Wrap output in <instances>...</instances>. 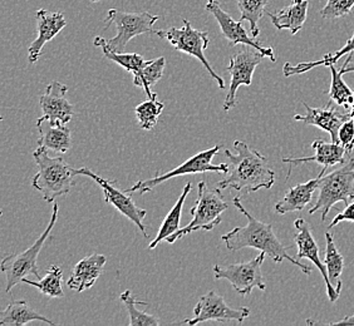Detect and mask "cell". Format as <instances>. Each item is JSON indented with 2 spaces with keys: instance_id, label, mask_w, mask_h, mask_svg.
<instances>
[{
  "instance_id": "f35d334b",
  "label": "cell",
  "mask_w": 354,
  "mask_h": 326,
  "mask_svg": "<svg viewBox=\"0 0 354 326\" xmlns=\"http://www.w3.org/2000/svg\"><path fill=\"white\" fill-rule=\"evenodd\" d=\"M330 325H354V315L347 316V318L335 321V323H330Z\"/></svg>"
},
{
  "instance_id": "d590c367",
  "label": "cell",
  "mask_w": 354,
  "mask_h": 326,
  "mask_svg": "<svg viewBox=\"0 0 354 326\" xmlns=\"http://www.w3.org/2000/svg\"><path fill=\"white\" fill-rule=\"evenodd\" d=\"M339 143L344 147L347 156L354 150V122L352 118L343 123L339 129Z\"/></svg>"
},
{
  "instance_id": "9a60e30c",
  "label": "cell",
  "mask_w": 354,
  "mask_h": 326,
  "mask_svg": "<svg viewBox=\"0 0 354 326\" xmlns=\"http://www.w3.org/2000/svg\"><path fill=\"white\" fill-rule=\"evenodd\" d=\"M294 227L297 229V235L294 238V241L298 247V253L297 258H308L313 262L314 265L318 267L323 280L326 282V287H327L328 298L330 303H335L337 300L339 299V294L335 290V287L332 285L330 280L328 278L327 266L324 262H322L319 256V247L318 244L314 238L313 233H312V229L308 224L304 218H297L294 221Z\"/></svg>"
},
{
  "instance_id": "ffe728a7",
  "label": "cell",
  "mask_w": 354,
  "mask_h": 326,
  "mask_svg": "<svg viewBox=\"0 0 354 326\" xmlns=\"http://www.w3.org/2000/svg\"><path fill=\"white\" fill-rule=\"evenodd\" d=\"M107 262L104 255L93 253L86 256L75 264L72 275L67 281V286L75 291L82 292L95 285L97 279L102 275L103 269Z\"/></svg>"
},
{
  "instance_id": "8fae6325",
  "label": "cell",
  "mask_w": 354,
  "mask_h": 326,
  "mask_svg": "<svg viewBox=\"0 0 354 326\" xmlns=\"http://www.w3.org/2000/svg\"><path fill=\"white\" fill-rule=\"evenodd\" d=\"M266 256L264 252H260L257 258L248 262L232 264L226 267L215 265L212 269L215 279L227 280L232 287L243 296H249L255 287L264 291L266 285L261 274V265Z\"/></svg>"
},
{
  "instance_id": "52a82bcc",
  "label": "cell",
  "mask_w": 354,
  "mask_h": 326,
  "mask_svg": "<svg viewBox=\"0 0 354 326\" xmlns=\"http://www.w3.org/2000/svg\"><path fill=\"white\" fill-rule=\"evenodd\" d=\"M158 21V15L141 12V13H127L117 9H111L104 19V24H113L117 28L116 37L112 39H104L106 46L112 50L121 53L123 52L129 41L137 35H156L153 29L155 23Z\"/></svg>"
},
{
  "instance_id": "d6a6232c",
  "label": "cell",
  "mask_w": 354,
  "mask_h": 326,
  "mask_svg": "<svg viewBox=\"0 0 354 326\" xmlns=\"http://www.w3.org/2000/svg\"><path fill=\"white\" fill-rule=\"evenodd\" d=\"M120 299L129 311L130 326H156L160 324V321L155 316L149 315V314L137 309V305H147V303H142V301L136 300V298L132 295L131 290H126V291L122 292Z\"/></svg>"
},
{
  "instance_id": "7a4b0ae2",
  "label": "cell",
  "mask_w": 354,
  "mask_h": 326,
  "mask_svg": "<svg viewBox=\"0 0 354 326\" xmlns=\"http://www.w3.org/2000/svg\"><path fill=\"white\" fill-rule=\"evenodd\" d=\"M234 147L238 152L236 155L232 153V151L225 150V156L230 163V171L227 176L218 182V189H234L243 191L244 193L272 189L275 182V173L269 167L268 158L243 141H235Z\"/></svg>"
},
{
  "instance_id": "83f0119b",
  "label": "cell",
  "mask_w": 354,
  "mask_h": 326,
  "mask_svg": "<svg viewBox=\"0 0 354 326\" xmlns=\"http://www.w3.org/2000/svg\"><path fill=\"white\" fill-rule=\"evenodd\" d=\"M166 67V59L160 57L155 61H150L143 67L136 75H133V84L138 88L145 89L149 98H156L155 92H151V88L161 79Z\"/></svg>"
},
{
  "instance_id": "277c9868",
  "label": "cell",
  "mask_w": 354,
  "mask_h": 326,
  "mask_svg": "<svg viewBox=\"0 0 354 326\" xmlns=\"http://www.w3.org/2000/svg\"><path fill=\"white\" fill-rule=\"evenodd\" d=\"M229 209L220 193V189L210 190L205 181L198 182V195L196 204L191 209L192 221L166 238L167 244H174L177 240L184 238L191 232L205 230L212 231L218 224H221V215Z\"/></svg>"
},
{
  "instance_id": "44dd1931",
  "label": "cell",
  "mask_w": 354,
  "mask_h": 326,
  "mask_svg": "<svg viewBox=\"0 0 354 326\" xmlns=\"http://www.w3.org/2000/svg\"><path fill=\"white\" fill-rule=\"evenodd\" d=\"M327 169L320 171L319 175L309 180L306 184H299L288 191L286 196L275 204V211L280 215H286L289 212L304 210L313 200V193L319 187L322 176L326 173Z\"/></svg>"
},
{
  "instance_id": "7c38bea8",
  "label": "cell",
  "mask_w": 354,
  "mask_h": 326,
  "mask_svg": "<svg viewBox=\"0 0 354 326\" xmlns=\"http://www.w3.org/2000/svg\"><path fill=\"white\" fill-rule=\"evenodd\" d=\"M75 173H77V176H87L91 177L92 180H95V182L100 184L101 190L103 191L104 201L107 204H112L113 207H116L117 210L120 211L123 216H126L130 221L136 224L137 227L140 229V231L142 232L145 238H149L146 226L143 224V220L146 218L147 211L140 209L133 202V200L130 196H127L129 193L118 190L115 186V182H111L109 180L95 175L93 171L86 169V167L75 169Z\"/></svg>"
},
{
  "instance_id": "30bf717a",
  "label": "cell",
  "mask_w": 354,
  "mask_h": 326,
  "mask_svg": "<svg viewBox=\"0 0 354 326\" xmlns=\"http://www.w3.org/2000/svg\"><path fill=\"white\" fill-rule=\"evenodd\" d=\"M264 58V53L245 44H241V48L230 55V64L227 67V72L232 75V82L223 106L225 112L236 106V92L240 86H252V75Z\"/></svg>"
},
{
  "instance_id": "3957f363",
  "label": "cell",
  "mask_w": 354,
  "mask_h": 326,
  "mask_svg": "<svg viewBox=\"0 0 354 326\" xmlns=\"http://www.w3.org/2000/svg\"><path fill=\"white\" fill-rule=\"evenodd\" d=\"M39 171L32 180L35 190L39 191L44 201L55 202V200L67 195L75 184V169L71 167L63 157L48 156V151L43 147L33 153Z\"/></svg>"
},
{
  "instance_id": "7402d4cb",
  "label": "cell",
  "mask_w": 354,
  "mask_h": 326,
  "mask_svg": "<svg viewBox=\"0 0 354 326\" xmlns=\"http://www.w3.org/2000/svg\"><path fill=\"white\" fill-rule=\"evenodd\" d=\"M37 128L39 132L38 146L44 150L53 151L55 153H66L72 146L71 129L66 124H52L41 117L37 121Z\"/></svg>"
},
{
  "instance_id": "5bb4252c",
  "label": "cell",
  "mask_w": 354,
  "mask_h": 326,
  "mask_svg": "<svg viewBox=\"0 0 354 326\" xmlns=\"http://www.w3.org/2000/svg\"><path fill=\"white\" fill-rule=\"evenodd\" d=\"M205 9H206L207 13H210L215 17V19L218 21L221 33L232 47H235L238 44L250 46V47L260 50L261 53H264L270 61H277V57L274 55V49L270 47H264L252 35H248L245 28L243 27V21H234L232 15L226 13L224 9L221 8L218 0H207Z\"/></svg>"
},
{
  "instance_id": "836d02e7",
  "label": "cell",
  "mask_w": 354,
  "mask_h": 326,
  "mask_svg": "<svg viewBox=\"0 0 354 326\" xmlns=\"http://www.w3.org/2000/svg\"><path fill=\"white\" fill-rule=\"evenodd\" d=\"M164 107V103L158 102L157 97L150 98L149 101L138 104L135 108V113H136L137 122L141 126V128L147 129V131L155 128L157 119L161 116Z\"/></svg>"
},
{
  "instance_id": "ac0fdd59",
  "label": "cell",
  "mask_w": 354,
  "mask_h": 326,
  "mask_svg": "<svg viewBox=\"0 0 354 326\" xmlns=\"http://www.w3.org/2000/svg\"><path fill=\"white\" fill-rule=\"evenodd\" d=\"M307 109L306 115H295L294 119L304 123L306 126H315L329 133L332 142L339 143V129L343 123L351 118V115H344L332 106V102L322 108H313L303 103Z\"/></svg>"
},
{
  "instance_id": "4fadbf2b",
  "label": "cell",
  "mask_w": 354,
  "mask_h": 326,
  "mask_svg": "<svg viewBox=\"0 0 354 326\" xmlns=\"http://www.w3.org/2000/svg\"><path fill=\"white\" fill-rule=\"evenodd\" d=\"M194 319L186 321L190 326L198 325L210 320L223 324L230 321L241 324L250 315V310L248 307L232 309V306L225 303L224 298L220 294L209 291L198 300V304L194 307Z\"/></svg>"
},
{
  "instance_id": "60d3db41",
  "label": "cell",
  "mask_w": 354,
  "mask_h": 326,
  "mask_svg": "<svg viewBox=\"0 0 354 326\" xmlns=\"http://www.w3.org/2000/svg\"><path fill=\"white\" fill-rule=\"evenodd\" d=\"M91 1H93V3H97V1H101V0H91Z\"/></svg>"
},
{
  "instance_id": "e575fe53",
  "label": "cell",
  "mask_w": 354,
  "mask_h": 326,
  "mask_svg": "<svg viewBox=\"0 0 354 326\" xmlns=\"http://www.w3.org/2000/svg\"><path fill=\"white\" fill-rule=\"evenodd\" d=\"M354 0H327V4L320 10L324 19H338L352 12Z\"/></svg>"
},
{
  "instance_id": "d6986e66",
  "label": "cell",
  "mask_w": 354,
  "mask_h": 326,
  "mask_svg": "<svg viewBox=\"0 0 354 326\" xmlns=\"http://www.w3.org/2000/svg\"><path fill=\"white\" fill-rule=\"evenodd\" d=\"M312 148L315 151V156L301 157V158H292V157L283 158V162L290 164L286 180L290 176L292 167L299 166L301 163H319L323 166V169L334 167V166L346 163L347 152H346L341 143L326 142V141H322V140H317V141L312 142Z\"/></svg>"
},
{
  "instance_id": "f1b7e54d",
  "label": "cell",
  "mask_w": 354,
  "mask_h": 326,
  "mask_svg": "<svg viewBox=\"0 0 354 326\" xmlns=\"http://www.w3.org/2000/svg\"><path fill=\"white\" fill-rule=\"evenodd\" d=\"M95 47H101L103 50V55L106 58H109V61H115L118 66H121L122 68L126 69L127 72H130L133 75H136L141 69L150 61H145L142 57L136 53H117L112 52L104 43V38L102 37H97L93 41Z\"/></svg>"
},
{
  "instance_id": "9c48e42d",
  "label": "cell",
  "mask_w": 354,
  "mask_h": 326,
  "mask_svg": "<svg viewBox=\"0 0 354 326\" xmlns=\"http://www.w3.org/2000/svg\"><path fill=\"white\" fill-rule=\"evenodd\" d=\"M220 151V146H214L212 148L198 152V155L191 157L187 161H185L183 164L177 166L176 169L164 173L161 176L152 177L149 180L138 181L130 189L124 191L126 193H132V192H141V195H145L147 192H151L156 186L174 178V177L183 176V175H196V173H205V172H216V173H223L227 175L230 171V166L226 163L221 164H212V161L214 156Z\"/></svg>"
},
{
  "instance_id": "f546056e",
  "label": "cell",
  "mask_w": 354,
  "mask_h": 326,
  "mask_svg": "<svg viewBox=\"0 0 354 326\" xmlns=\"http://www.w3.org/2000/svg\"><path fill=\"white\" fill-rule=\"evenodd\" d=\"M62 281H63V271L61 267L52 265L48 269L47 275L39 281H30L24 278L21 282L35 286L41 294L47 295L49 298H63L64 292L62 290Z\"/></svg>"
},
{
  "instance_id": "74e56055",
  "label": "cell",
  "mask_w": 354,
  "mask_h": 326,
  "mask_svg": "<svg viewBox=\"0 0 354 326\" xmlns=\"http://www.w3.org/2000/svg\"><path fill=\"white\" fill-rule=\"evenodd\" d=\"M351 61H352V55H349L346 61H344V64L342 66L341 72L342 75H346V73H352L354 72V64H351Z\"/></svg>"
},
{
  "instance_id": "ab89813d",
  "label": "cell",
  "mask_w": 354,
  "mask_h": 326,
  "mask_svg": "<svg viewBox=\"0 0 354 326\" xmlns=\"http://www.w3.org/2000/svg\"><path fill=\"white\" fill-rule=\"evenodd\" d=\"M349 115H351V118L353 119L354 122V103L352 104V107H351V112H349Z\"/></svg>"
},
{
  "instance_id": "2e32d148",
  "label": "cell",
  "mask_w": 354,
  "mask_h": 326,
  "mask_svg": "<svg viewBox=\"0 0 354 326\" xmlns=\"http://www.w3.org/2000/svg\"><path fill=\"white\" fill-rule=\"evenodd\" d=\"M67 86L59 82H52L46 93L41 95V104L43 118L52 124H67L75 115V107L66 99Z\"/></svg>"
},
{
  "instance_id": "e0dca14e",
  "label": "cell",
  "mask_w": 354,
  "mask_h": 326,
  "mask_svg": "<svg viewBox=\"0 0 354 326\" xmlns=\"http://www.w3.org/2000/svg\"><path fill=\"white\" fill-rule=\"evenodd\" d=\"M37 18V27L38 35L35 41L30 43L28 48V61L30 64H35L43 55L41 49L52 41L55 35L64 29L67 26V21L64 18V14L59 12H49L47 9H39L35 13Z\"/></svg>"
},
{
  "instance_id": "ba28073f",
  "label": "cell",
  "mask_w": 354,
  "mask_h": 326,
  "mask_svg": "<svg viewBox=\"0 0 354 326\" xmlns=\"http://www.w3.org/2000/svg\"><path fill=\"white\" fill-rule=\"evenodd\" d=\"M183 23H184V27H172L166 30H156V35L160 38H164L166 41H170L171 46H174L178 52L198 58L205 68L207 69L212 78L218 82V88L225 89L224 79L212 69V64L206 59L204 55L205 49L210 44L209 33L192 28L190 21L187 19H183Z\"/></svg>"
},
{
  "instance_id": "8992f818",
  "label": "cell",
  "mask_w": 354,
  "mask_h": 326,
  "mask_svg": "<svg viewBox=\"0 0 354 326\" xmlns=\"http://www.w3.org/2000/svg\"><path fill=\"white\" fill-rule=\"evenodd\" d=\"M58 204L53 202V212H52V218L50 222L47 226L46 231L41 233L39 238L35 240V244L32 245L28 250L21 253H12L8 255L7 258H3L1 261V271L6 274L7 276V292L12 291L14 286L18 285L23 279L32 274L35 278L41 280L39 271H38V264H37V258L41 253V247L46 242L48 236L50 235V232L55 227L57 218H58Z\"/></svg>"
},
{
  "instance_id": "484cf974",
  "label": "cell",
  "mask_w": 354,
  "mask_h": 326,
  "mask_svg": "<svg viewBox=\"0 0 354 326\" xmlns=\"http://www.w3.org/2000/svg\"><path fill=\"white\" fill-rule=\"evenodd\" d=\"M191 189H192V184L187 182L184 187L181 196L177 200L176 204L171 209L170 212L167 213V216L165 218L164 222H162L160 230L157 232L156 238L149 246L150 250L156 249L157 245L161 244V241H164V240H166L171 235H174L175 232L178 231L181 229L180 227V220H181V216H183V207H184L185 200L187 198V195L190 193Z\"/></svg>"
},
{
  "instance_id": "5b68a950",
  "label": "cell",
  "mask_w": 354,
  "mask_h": 326,
  "mask_svg": "<svg viewBox=\"0 0 354 326\" xmlns=\"http://www.w3.org/2000/svg\"><path fill=\"white\" fill-rule=\"evenodd\" d=\"M319 196L309 215L322 210V221L327 218L329 211L338 202L351 204L354 201V158L342 164L338 170L322 176L319 181Z\"/></svg>"
},
{
  "instance_id": "d4e9b609",
  "label": "cell",
  "mask_w": 354,
  "mask_h": 326,
  "mask_svg": "<svg viewBox=\"0 0 354 326\" xmlns=\"http://www.w3.org/2000/svg\"><path fill=\"white\" fill-rule=\"evenodd\" d=\"M347 55H354V33L351 37V39H348L346 46L341 48L339 50L333 52V53H328V55H324L322 59H318V61H304V63H299V64H295V66L290 64V63H286L284 67H283V73H284L286 77H292V75L307 73L309 70L320 67V66L329 67L332 64H335L341 58Z\"/></svg>"
},
{
  "instance_id": "8d00e7d4",
  "label": "cell",
  "mask_w": 354,
  "mask_h": 326,
  "mask_svg": "<svg viewBox=\"0 0 354 326\" xmlns=\"http://www.w3.org/2000/svg\"><path fill=\"white\" fill-rule=\"evenodd\" d=\"M344 221L354 222V201L347 204V207L344 209V211H342L337 216H334L332 222L329 224L328 227H329V229H333L334 226H337V224H341V222H344Z\"/></svg>"
},
{
  "instance_id": "cb8c5ba5",
  "label": "cell",
  "mask_w": 354,
  "mask_h": 326,
  "mask_svg": "<svg viewBox=\"0 0 354 326\" xmlns=\"http://www.w3.org/2000/svg\"><path fill=\"white\" fill-rule=\"evenodd\" d=\"M32 321H41L48 325H55L52 320L33 310L26 300H12L7 309L0 313L1 326H24Z\"/></svg>"
},
{
  "instance_id": "4dcf8cb0",
  "label": "cell",
  "mask_w": 354,
  "mask_h": 326,
  "mask_svg": "<svg viewBox=\"0 0 354 326\" xmlns=\"http://www.w3.org/2000/svg\"><path fill=\"white\" fill-rule=\"evenodd\" d=\"M269 0H238L240 10V21L250 23V32L254 38L259 35V21L266 14V8Z\"/></svg>"
},
{
  "instance_id": "1f68e13d",
  "label": "cell",
  "mask_w": 354,
  "mask_h": 326,
  "mask_svg": "<svg viewBox=\"0 0 354 326\" xmlns=\"http://www.w3.org/2000/svg\"><path fill=\"white\" fill-rule=\"evenodd\" d=\"M332 73V82L328 95L330 98V102H334L337 106H341L344 108H351L354 103V92L343 81V75L335 68V64L329 66Z\"/></svg>"
},
{
  "instance_id": "4316f807",
  "label": "cell",
  "mask_w": 354,
  "mask_h": 326,
  "mask_svg": "<svg viewBox=\"0 0 354 326\" xmlns=\"http://www.w3.org/2000/svg\"><path fill=\"white\" fill-rule=\"evenodd\" d=\"M326 242H327V247H326L324 264L327 266L328 278L330 280L332 285L335 287L337 292L341 295L342 286H343L341 276L342 272L344 270V258L341 252L338 251L334 242L333 235L330 232L326 233Z\"/></svg>"
},
{
  "instance_id": "6da1fadb",
  "label": "cell",
  "mask_w": 354,
  "mask_h": 326,
  "mask_svg": "<svg viewBox=\"0 0 354 326\" xmlns=\"http://www.w3.org/2000/svg\"><path fill=\"white\" fill-rule=\"evenodd\" d=\"M232 204L248 218V224L244 227H235L232 231L221 236V240L224 241L229 250L238 251L245 247L257 249L260 252H264L266 256H269L277 264L288 260L293 265L299 267L301 272H304L307 276L312 274V269L309 266L301 264L299 260L292 258L288 253V250L290 247H286L280 242L279 238H277V235L274 233L272 224L261 222L254 218L252 213L248 212L245 207L243 206L240 198H234Z\"/></svg>"
},
{
  "instance_id": "603a6c76",
  "label": "cell",
  "mask_w": 354,
  "mask_h": 326,
  "mask_svg": "<svg viewBox=\"0 0 354 326\" xmlns=\"http://www.w3.org/2000/svg\"><path fill=\"white\" fill-rule=\"evenodd\" d=\"M308 0H292V4L277 13H268L274 27L278 30H289L292 35H297L307 21Z\"/></svg>"
}]
</instances>
